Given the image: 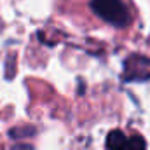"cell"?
Returning a JSON list of instances; mask_svg holds the SVG:
<instances>
[{
	"label": "cell",
	"mask_w": 150,
	"mask_h": 150,
	"mask_svg": "<svg viewBox=\"0 0 150 150\" xmlns=\"http://www.w3.org/2000/svg\"><path fill=\"white\" fill-rule=\"evenodd\" d=\"M107 150H147V143L140 134H126L120 129H113L107 134Z\"/></svg>",
	"instance_id": "7a4b0ae2"
},
{
	"label": "cell",
	"mask_w": 150,
	"mask_h": 150,
	"mask_svg": "<svg viewBox=\"0 0 150 150\" xmlns=\"http://www.w3.org/2000/svg\"><path fill=\"white\" fill-rule=\"evenodd\" d=\"M89 5L100 19L113 28H126L131 23V12L122 0H91Z\"/></svg>",
	"instance_id": "6da1fadb"
}]
</instances>
